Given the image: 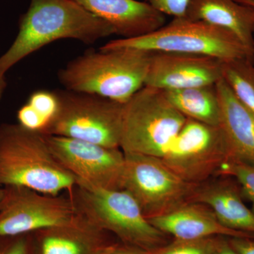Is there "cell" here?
Returning <instances> with one entry per match:
<instances>
[{
    "instance_id": "1",
    "label": "cell",
    "mask_w": 254,
    "mask_h": 254,
    "mask_svg": "<svg viewBox=\"0 0 254 254\" xmlns=\"http://www.w3.org/2000/svg\"><path fill=\"white\" fill-rule=\"evenodd\" d=\"M108 23L93 16L73 0H31L18 21V32L0 57V76L28 55L62 39L93 44L115 35Z\"/></svg>"
},
{
    "instance_id": "2",
    "label": "cell",
    "mask_w": 254,
    "mask_h": 254,
    "mask_svg": "<svg viewBox=\"0 0 254 254\" xmlns=\"http://www.w3.org/2000/svg\"><path fill=\"white\" fill-rule=\"evenodd\" d=\"M152 54L134 48H100L68 63L58 77L65 89L125 104L145 86Z\"/></svg>"
},
{
    "instance_id": "3",
    "label": "cell",
    "mask_w": 254,
    "mask_h": 254,
    "mask_svg": "<svg viewBox=\"0 0 254 254\" xmlns=\"http://www.w3.org/2000/svg\"><path fill=\"white\" fill-rule=\"evenodd\" d=\"M0 185L59 195L72 190L76 180L55 158L41 132L4 123L0 125Z\"/></svg>"
},
{
    "instance_id": "4",
    "label": "cell",
    "mask_w": 254,
    "mask_h": 254,
    "mask_svg": "<svg viewBox=\"0 0 254 254\" xmlns=\"http://www.w3.org/2000/svg\"><path fill=\"white\" fill-rule=\"evenodd\" d=\"M66 192L80 213L121 243L152 253L171 241L148 221L138 202L124 189L90 190L76 185Z\"/></svg>"
},
{
    "instance_id": "5",
    "label": "cell",
    "mask_w": 254,
    "mask_h": 254,
    "mask_svg": "<svg viewBox=\"0 0 254 254\" xmlns=\"http://www.w3.org/2000/svg\"><path fill=\"white\" fill-rule=\"evenodd\" d=\"M123 48L205 55L222 62L249 60L254 64V55L230 31L185 18H174L145 36L113 40L100 48Z\"/></svg>"
},
{
    "instance_id": "6",
    "label": "cell",
    "mask_w": 254,
    "mask_h": 254,
    "mask_svg": "<svg viewBox=\"0 0 254 254\" xmlns=\"http://www.w3.org/2000/svg\"><path fill=\"white\" fill-rule=\"evenodd\" d=\"M186 120L165 91L143 86L124 104L120 149L163 158Z\"/></svg>"
},
{
    "instance_id": "7",
    "label": "cell",
    "mask_w": 254,
    "mask_h": 254,
    "mask_svg": "<svg viewBox=\"0 0 254 254\" xmlns=\"http://www.w3.org/2000/svg\"><path fill=\"white\" fill-rule=\"evenodd\" d=\"M58 110L41 131L120 148L124 104L91 93L56 90Z\"/></svg>"
},
{
    "instance_id": "8",
    "label": "cell",
    "mask_w": 254,
    "mask_h": 254,
    "mask_svg": "<svg viewBox=\"0 0 254 254\" xmlns=\"http://www.w3.org/2000/svg\"><path fill=\"white\" fill-rule=\"evenodd\" d=\"M125 156L123 189L138 202L145 218L161 216L192 202L199 185L182 180L161 158L136 153Z\"/></svg>"
},
{
    "instance_id": "9",
    "label": "cell",
    "mask_w": 254,
    "mask_h": 254,
    "mask_svg": "<svg viewBox=\"0 0 254 254\" xmlns=\"http://www.w3.org/2000/svg\"><path fill=\"white\" fill-rule=\"evenodd\" d=\"M229 159L230 153L220 127L189 118L161 158L177 176L195 185L218 176Z\"/></svg>"
},
{
    "instance_id": "10",
    "label": "cell",
    "mask_w": 254,
    "mask_h": 254,
    "mask_svg": "<svg viewBox=\"0 0 254 254\" xmlns=\"http://www.w3.org/2000/svg\"><path fill=\"white\" fill-rule=\"evenodd\" d=\"M44 136L55 158L76 179V186L90 190H123L125 156L120 148Z\"/></svg>"
},
{
    "instance_id": "11",
    "label": "cell",
    "mask_w": 254,
    "mask_h": 254,
    "mask_svg": "<svg viewBox=\"0 0 254 254\" xmlns=\"http://www.w3.org/2000/svg\"><path fill=\"white\" fill-rule=\"evenodd\" d=\"M0 202V236H16L62 225L77 213L71 197L5 186Z\"/></svg>"
},
{
    "instance_id": "12",
    "label": "cell",
    "mask_w": 254,
    "mask_h": 254,
    "mask_svg": "<svg viewBox=\"0 0 254 254\" xmlns=\"http://www.w3.org/2000/svg\"><path fill=\"white\" fill-rule=\"evenodd\" d=\"M223 78V62L213 57L153 52L145 86L164 91L212 86Z\"/></svg>"
},
{
    "instance_id": "13",
    "label": "cell",
    "mask_w": 254,
    "mask_h": 254,
    "mask_svg": "<svg viewBox=\"0 0 254 254\" xmlns=\"http://www.w3.org/2000/svg\"><path fill=\"white\" fill-rule=\"evenodd\" d=\"M31 235L32 254H103L118 243L78 210L69 221Z\"/></svg>"
},
{
    "instance_id": "14",
    "label": "cell",
    "mask_w": 254,
    "mask_h": 254,
    "mask_svg": "<svg viewBox=\"0 0 254 254\" xmlns=\"http://www.w3.org/2000/svg\"><path fill=\"white\" fill-rule=\"evenodd\" d=\"M81 7L110 24L123 38H137L165 24L166 16L139 0H73Z\"/></svg>"
},
{
    "instance_id": "15",
    "label": "cell",
    "mask_w": 254,
    "mask_h": 254,
    "mask_svg": "<svg viewBox=\"0 0 254 254\" xmlns=\"http://www.w3.org/2000/svg\"><path fill=\"white\" fill-rule=\"evenodd\" d=\"M243 200L240 185L228 176L216 177L200 184L192 198V202L211 209L227 228L254 235V213Z\"/></svg>"
},
{
    "instance_id": "16",
    "label": "cell",
    "mask_w": 254,
    "mask_h": 254,
    "mask_svg": "<svg viewBox=\"0 0 254 254\" xmlns=\"http://www.w3.org/2000/svg\"><path fill=\"white\" fill-rule=\"evenodd\" d=\"M148 220L174 239L195 240L215 236L254 238L253 234L227 228L219 221L208 206L195 202L187 203L170 213Z\"/></svg>"
},
{
    "instance_id": "17",
    "label": "cell",
    "mask_w": 254,
    "mask_h": 254,
    "mask_svg": "<svg viewBox=\"0 0 254 254\" xmlns=\"http://www.w3.org/2000/svg\"><path fill=\"white\" fill-rule=\"evenodd\" d=\"M216 88L220 103L219 127L225 137L230 159L254 164V115L241 103L223 78L217 83Z\"/></svg>"
},
{
    "instance_id": "18",
    "label": "cell",
    "mask_w": 254,
    "mask_h": 254,
    "mask_svg": "<svg viewBox=\"0 0 254 254\" xmlns=\"http://www.w3.org/2000/svg\"><path fill=\"white\" fill-rule=\"evenodd\" d=\"M230 31L254 55V9L236 0H190L185 17Z\"/></svg>"
},
{
    "instance_id": "19",
    "label": "cell",
    "mask_w": 254,
    "mask_h": 254,
    "mask_svg": "<svg viewBox=\"0 0 254 254\" xmlns=\"http://www.w3.org/2000/svg\"><path fill=\"white\" fill-rule=\"evenodd\" d=\"M165 92L169 101L187 118L219 126L220 103L216 85Z\"/></svg>"
},
{
    "instance_id": "20",
    "label": "cell",
    "mask_w": 254,
    "mask_h": 254,
    "mask_svg": "<svg viewBox=\"0 0 254 254\" xmlns=\"http://www.w3.org/2000/svg\"><path fill=\"white\" fill-rule=\"evenodd\" d=\"M223 79L254 115V64L249 60L223 62Z\"/></svg>"
},
{
    "instance_id": "21",
    "label": "cell",
    "mask_w": 254,
    "mask_h": 254,
    "mask_svg": "<svg viewBox=\"0 0 254 254\" xmlns=\"http://www.w3.org/2000/svg\"><path fill=\"white\" fill-rule=\"evenodd\" d=\"M228 176L235 179L240 187L243 198L252 203L254 213V164L230 159L219 170L218 176Z\"/></svg>"
},
{
    "instance_id": "22",
    "label": "cell",
    "mask_w": 254,
    "mask_h": 254,
    "mask_svg": "<svg viewBox=\"0 0 254 254\" xmlns=\"http://www.w3.org/2000/svg\"><path fill=\"white\" fill-rule=\"evenodd\" d=\"M222 236L195 240L174 239L152 254H213Z\"/></svg>"
},
{
    "instance_id": "23",
    "label": "cell",
    "mask_w": 254,
    "mask_h": 254,
    "mask_svg": "<svg viewBox=\"0 0 254 254\" xmlns=\"http://www.w3.org/2000/svg\"><path fill=\"white\" fill-rule=\"evenodd\" d=\"M27 103L46 120L47 124L54 116L58 107V98L54 91L35 92L30 96Z\"/></svg>"
},
{
    "instance_id": "24",
    "label": "cell",
    "mask_w": 254,
    "mask_h": 254,
    "mask_svg": "<svg viewBox=\"0 0 254 254\" xmlns=\"http://www.w3.org/2000/svg\"><path fill=\"white\" fill-rule=\"evenodd\" d=\"M0 254H32L31 234L0 236Z\"/></svg>"
},
{
    "instance_id": "25",
    "label": "cell",
    "mask_w": 254,
    "mask_h": 254,
    "mask_svg": "<svg viewBox=\"0 0 254 254\" xmlns=\"http://www.w3.org/2000/svg\"><path fill=\"white\" fill-rule=\"evenodd\" d=\"M155 10L174 18L185 17L190 0H143Z\"/></svg>"
},
{
    "instance_id": "26",
    "label": "cell",
    "mask_w": 254,
    "mask_h": 254,
    "mask_svg": "<svg viewBox=\"0 0 254 254\" xmlns=\"http://www.w3.org/2000/svg\"><path fill=\"white\" fill-rule=\"evenodd\" d=\"M18 124L21 126L41 132L47 125V121L28 103L20 108L17 113Z\"/></svg>"
},
{
    "instance_id": "27",
    "label": "cell",
    "mask_w": 254,
    "mask_h": 254,
    "mask_svg": "<svg viewBox=\"0 0 254 254\" xmlns=\"http://www.w3.org/2000/svg\"><path fill=\"white\" fill-rule=\"evenodd\" d=\"M230 245L240 254H254V238L229 237Z\"/></svg>"
},
{
    "instance_id": "28",
    "label": "cell",
    "mask_w": 254,
    "mask_h": 254,
    "mask_svg": "<svg viewBox=\"0 0 254 254\" xmlns=\"http://www.w3.org/2000/svg\"><path fill=\"white\" fill-rule=\"evenodd\" d=\"M103 254H152L149 252L125 245V244L117 243L113 247H110L109 250H107Z\"/></svg>"
},
{
    "instance_id": "29",
    "label": "cell",
    "mask_w": 254,
    "mask_h": 254,
    "mask_svg": "<svg viewBox=\"0 0 254 254\" xmlns=\"http://www.w3.org/2000/svg\"><path fill=\"white\" fill-rule=\"evenodd\" d=\"M213 254H240L230 245L228 237L222 236Z\"/></svg>"
},
{
    "instance_id": "30",
    "label": "cell",
    "mask_w": 254,
    "mask_h": 254,
    "mask_svg": "<svg viewBox=\"0 0 254 254\" xmlns=\"http://www.w3.org/2000/svg\"><path fill=\"white\" fill-rule=\"evenodd\" d=\"M6 87V78H5V76H0V99H1L3 93H4Z\"/></svg>"
},
{
    "instance_id": "31",
    "label": "cell",
    "mask_w": 254,
    "mask_h": 254,
    "mask_svg": "<svg viewBox=\"0 0 254 254\" xmlns=\"http://www.w3.org/2000/svg\"><path fill=\"white\" fill-rule=\"evenodd\" d=\"M240 4L254 8V0H236Z\"/></svg>"
},
{
    "instance_id": "32",
    "label": "cell",
    "mask_w": 254,
    "mask_h": 254,
    "mask_svg": "<svg viewBox=\"0 0 254 254\" xmlns=\"http://www.w3.org/2000/svg\"><path fill=\"white\" fill-rule=\"evenodd\" d=\"M0 185V202H1V199H2L3 193H4V187H1Z\"/></svg>"
},
{
    "instance_id": "33",
    "label": "cell",
    "mask_w": 254,
    "mask_h": 254,
    "mask_svg": "<svg viewBox=\"0 0 254 254\" xmlns=\"http://www.w3.org/2000/svg\"><path fill=\"white\" fill-rule=\"evenodd\" d=\"M253 9H254V8H253Z\"/></svg>"
}]
</instances>
